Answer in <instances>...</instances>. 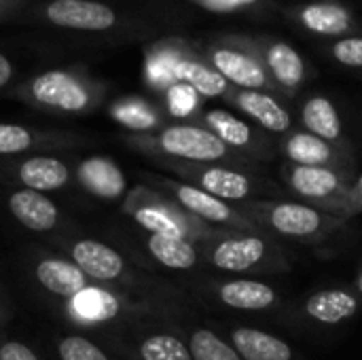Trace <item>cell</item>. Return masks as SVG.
Returning <instances> with one entry per match:
<instances>
[{"label": "cell", "mask_w": 362, "mask_h": 360, "mask_svg": "<svg viewBox=\"0 0 362 360\" xmlns=\"http://www.w3.org/2000/svg\"><path fill=\"white\" fill-rule=\"evenodd\" d=\"M49 244L72 259L95 284L112 286L138 297L168 301L187 308V297L168 280L148 274L115 244L87 236L81 229L49 240Z\"/></svg>", "instance_id": "obj_1"}, {"label": "cell", "mask_w": 362, "mask_h": 360, "mask_svg": "<svg viewBox=\"0 0 362 360\" xmlns=\"http://www.w3.org/2000/svg\"><path fill=\"white\" fill-rule=\"evenodd\" d=\"M21 23L112 42L140 40L155 30L146 17L108 0H34Z\"/></svg>", "instance_id": "obj_2"}, {"label": "cell", "mask_w": 362, "mask_h": 360, "mask_svg": "<svg viewBox=\"0 0 362 360\" xmlns=\"http://www.w3.org/2000/svg\"><path fill=\"white\" fill-rule=\"evenodd\" d=\"M64 323L74 329L104 333L110 329H119L134 323L144 320H178L182 323L189 308L138 297L112 286L93 284L91 289L49 306Z\"/></svg>", "instance_id": "obj_3"}, {"label": "cell", "mask_w": 362, "mask_h": 360, "mask_svg": "<svg viewBox=\"0 0 362 360\" xmlns=\"http://www.w3.org/2000/svg\"><path fill=\"white\" fill-rule=\"evenodd\" d=\"M110 85L85 66H57L17 81L4 98L55 117H87L100 110Z\"/></svg>", "instance_id": "obj_4"}, {"label": "cell", "mask_w": 362, "mask_h": 360, "mask_svg": "<svg viewBox=\"0 0 362 360\" xmlns=\"http://www.w3.org/2000/svg\"><path fill=\"white\" fill-rule=\"evenodd\" d=\"M119 140L142 157H165L195 163H225L250 172H261L263 166L229 149L218 136L197 123H170L151 134H119Z\"/></svg>", "instance_id": "obj_5"}, {"label": "cell", "mask_w": 362, "mask_h": 360, "mask_svg": "<svg viewBox=\"0 0 362 360\" xmlns=\"http://www.w3.org/2000/svg\"><path fill=\"white\" fill-rule=\"evenodd\" d=\"M202 265L242 278L286 274L291 269V252L284 244L263 231H231L197 242Z\"/></svg>", "instance_id": "obj_6"}, {"label": "cell", "mask_w": 362, "mask_h": 360, "mask_svg": "<svg viewBox=\"0 0 362 360\" xmlns=\"http://www.w3.org/2000/svg\"><path fill=\"white\" fill-rule=\"evenodd\" d=\"M263 233L295 244H325L350 221L327 214L299 199H250L235 204Z\"/></svg>", "instance_id": "obj_7"}, {"label": "cell", "mask_w": 362, "mask_h": 360, "mask_svg": "<svg viewBox=\"0 0 362 360\" xmlns=\"http://www.w3.org/2000/svg\"><path fill=\"white\" fill-rule=\"evenodd\" d=\"M148 161L159 172H165L168 176L189 182L229 204H242L250 199H280L288 193L261 172H250L225 163H195L165 157H151Z\"/></svg>", "instance_id": "obj_8"}, {"label": "cell", "mask_w": 362, "mask_h": 360, "mask_svg": "<svg viewBox=\"0 0 362 360\" xmlns=\"http://www.w3.org/2000/svg\"><path fill=\"white\" fill-rule=\"evenodd\" d=\"M182 327L178 320H144L95 337L110 354L125 360H193Z\"/></svg>", "instance_id": "obj_9"}, {"label": "cell", "mask_w": 362, "mask_h": 360, "mask_svg": "<svg viewBox=\"0 0 362 360\" xmlns=\"http://www.w3.org/2000/svg\"><path fill=\"white\" fill-rule=\"evenodd\" d=\"M121 212L140 231L185 238L191 242H202L223 231L191 216L176 202L146 185H136L127 191L125 199L121 202Z\"/></svg>", "instance_id": "obj_10"}, {"label": "cell", "mask_w": 362, "mask_h": 360, "mask_svg": "<svg viewBox=\"0 0 362 360\" xmlns=\"http://www.w3.org/2000/svg\"><path fill=\"white\" fill-rule=\"evenodd\" d=\"M140 185H146L161 195L176 202L191 216L199 219L206 225L231 231H261L235 204H229L221 197H214L189 182L172 178L161 172H140Z\"/></svg>", "instance_id": "obj_11"}, {"label": "cell", "mask_w": 362, "mask_h": 360, "mask_svg": "<svg viewBox=\"0 0 362 360\" xmlns=\"http://www.w3.org/2000/svg\"><path fill=\"white\" fill-rule=\"evenodd\" d=\"M193 47L231 87L269 91L280 95L276 83L267 74L257 53L244 42L242 34L212 36L204 42H193Z\"/></svg>", "instance_id": "obj_12"}, {"label": "cell", "mask_w": 362, "mask_h": 360, "mask_svg": "<svg viewBox=\"0 0 362 360\" xmlns=\"http://www.w3.org/2000/svg\"><path fill=\"white\" fill-rule=\"evenodd\" d=\"M280 176L286 185V191L299 202L350 221L348 202L354 176L331 168H305L295 163H284L280 168Z\"/></svg>", "instance_id": "obj_13"}, {"label": "cell", "mask_w": 362, "mask_h": 360, "mask_svg": "<svg viewBox=\"0 0 362 360\" xmlns=\"http://www.w3.org/2000/svg\"><path fill=\"white\" fill-rule=\"evenodd\" d=\"M21 265L34 291L49 299V306L66 301L95 284L72 259L59 250H47L45 246L28 248Z\"/></svg>", "instance_id": "obj_14"}, {"label": "cell", "mask_w": 362, "mask_h": 360, "mask_svg": "<svg viewBox=\"0 0 362 360\" xmlns=\"http://www.w3.org/2000/svg\"><path fill=\"white\" fill-rule=\"evenodd\" d=\"M64 155H23L0 157V187L28 189L38 193H59L74 187L72 153Z\"/></svg>", "instance_id": "obj_15"}, {"label": "cell", "mask_w": 362, "mask_h": 360, "mask_svg": "<svg viewBox=\"0 0 362 360\" xmlns=\"http://www.w3.org/2000/svg\"><path fill=\"white\" fill-rule=\"evenodd\" d=\"M95 140L91 134L59 129V127H36L21 123H0V157H23V155H66L91 146Z\"/></svg>", "instance_id": "obj_16"}, {"label": "cell", "mask_w": 362, "mask_h": 360, "mask_svg": "<svg viewBox=\"0 0 362 360\" xmlns=\"http://www.w3.org/2000/svg\"><path fill=\"white\" fill-rule=\"evenodd\" d=\"M191 123H197L210 129L229 149H233L235 153L257 163H265L278 157V140L272 138V134L263 132L261 127L246 121L244 117H238L231 110L208 108V110H202Z\"/></svg>", "instance_id": "obj_17"}, {"label": "cell", "mask_w": 362, "mask_h": 360, "mask_svg": "<svg viewBox=\"0 0 362 360\" xmlns=\"http://www.w3.org/2000/svg\"><path fill=\"white\" fill-rule=\"evenodd\" d=\"M202 297L214 301L216 306L233 312L248 314H269L282 308V293L259 278H218V280H202L197 284Z\"/></svg>", "instance_id": "obj_18"}, {"label": "cell", "mask_w": 362, "mask_h": 360, "mask_svg": "<svg viewBox=\"0 0 362 360\" xmlns=\"http://www.w3.org/2000/svg\"><path fill=\"white\" fill-rule=\"evenodd\" d=\"M242 38L257 53L282 98H295L310 81V64L291 42L276 36L242 34Z\"/></svg>", "instance_id": "obj_19"}, {"label": "cell", "mask_w": 362, "mask_h": 360, "mask_svg": "<svg viewBox=\"0 0 362 360\" xmlns=\"http://www.w3.org/2000/svg\"><path fill=\"white\" fill-rule=\"evenodd\" d=\"M4 208L19 227L36 236H49V240L81 229L59 210V206L49 195L38 191L8 189L4 195Z\"/></svg>", "instance_id": "obj_20"}, {"label": "cell", "mask_w": 362, "mask_h": 360, "mask_svg": "<svg viewBox=\"0 0 362 360\" xmlns=\"http://www.w3.org/2000/svg\"><path fill=\"white\" fill-rule=\"evenodd\" d=\"M276 140H278V155H282L286 163L305 166V168H331V170H339V172L354 176L356 163H354L352 151L339 149L305 132L303 127L301 129L293 127L288 134Z\"/></svg>", "instance_id": "obj_21"}, {"label": "cell", "mask_w": 362, "mask_h": 360, "mask_svg": "<svg viewBox=\"0 0 362 360\" xmlns=\"http://www.w3.org/2000/svg\"><path fill=\"white\" fill-rule=\"evenodd\" d=\"M74 187L102 202H123L129 187L119 163L106 155L74 157Z\"/></svg>", "instance_id": "obj_22"}, {"label": "cell", "mask_w": 362, "mask_h": 360, "mask_svg": "<svg viewBox=\"0 0 362 360\" xmlns=\"http://www.w3.org/2000/svg\"><path fill=\"white\" fill-rule=\"evenodd\" d=\"M223 100L231 104L235 110H240L244 119H250L257 127H261L267 134L284 136L295 127L291 110L276 93L231 87Z\"/></svg>", "instance_id": "obj_23"}, {"label": "cell", "mask_w": 362, "mask_h": 360, "mask_svg": "<svg viewBox=\"0 0 362 360\" xmlns=\"http://www.w3.org/2000/svg\"><path fill=\"white\" fill-rule=\"evenodd\" d=\"M362 310L361 295L352 286H329L310 293L297 308L301 320L316 327H339Z\"/></svg>", "instance_id": "obj_24"}, {"label": "cell", "mask_w": 362, "mask_h": 360, "mask_svg": "<svg viewBox=\"0 0 362 360\" xmlns=\"http://www.w3.org/2000/svg\"><path fill=\"white\" fill-rule=\"evenodd\" d=\"M174 79L191 85L202 98H225L231 85L197 53V49L180 38H174Z\"/></svg>", "instance_id": "obj_25"}, {"label": "cell", "mask_w": 362, "mask_h": 360, "mask_svg": "<svg viewBox=\"0 0 362 360\" xmlns=\"http://www.w3.org/2000/svg\"><path fill=\"white\" fill-rule=\"evenodd\" d=\"M291 15L301 28L325 38H344L352 36L358 30L354 13L348 6L333 0L303 4L299 8H293Z\"/></svg>", "instance_id": "obj_26"}, {"label": "cell", "mask_w": 362, "mask_h": 360, "mask_svg": "<svg viewBox=\"0 0 362 360\" xmlns=\"http://www.w3.org/2000/svg\"><path fill=\"white\" fill-rule=\"evenodd\" d=\"M138 246L144 250V255L170 272H193L202 267V255L197 242L174 238V236H159V233H146L138 229L136 238Z\"/></svg>", "instance_id": "obj_27"}, {"label": "cell", "mask_w": 362, "mask_h": 360, "mask_svg": "<svg viewBox=\"0 0 362 360\" xmlns=\"http://www.w3.org/2000/svg\"><path fill=\"white\" fill-rule=\"evenodd\" d=\"M301 127L339 149L352 151L348 134L344 129L341 115L335 106V102L322 93H312L303 100L301 110H299Z\"/></svg>", "instance_id": "obj_28"}, {"label": "cell", "mask_w": 362, "mask_h": 360, "mask_svg": "<svg viewBox=\"0 0 362 360\" xmlns=\"http://www.w3.org/2000/svg\"><path fill=\"white\" fill-rule=\"evenodd\" d=\"M108 115L115 123L125 127L129 134H151L170 125V117L163 106L142 98L123 95L108 106Z\"/></svg>", "instance_id": "obj_29"}, {"label": "cell", "mask_w": 362, "mask_h": 360, "mask_svg": "<svg viewBox=\"0 0 362 360\" xmlns=\"http://www.w3.org/2000/svg\"><path fill=\"white\" fill-rule=\"evenodd\" d=\"M225 337L242 360H295V350L288 342L255 327H227Z\"/></svg>", "instance_id": "obj_30"}, {"label": "cell", "mask_w": 362, "mask_h": 360, "mask_svg": "<svg viewBox=\"0 0 362 360\" xmlns=\"http://www.w3.org/2000/svg\"><path fill=\"white\" fill-rule=\"evenodd\" d=\"M193 360H242L225 335L210 327H182Z\"/></svg>", "instance_id": "obj_31"}, {"label": "cell", "mask_w": 362, "mask_h": 360, "mask_svg": "<svg viewBox=\"0 0 362 360\" xmlns=\"http://www.w3.org/2000/svg\"><path fill=\"white\" fill-rule=\"evenodd\" d=\"M57 360H112V354L87 335H62L55 339Z\"/></svg>", "instance_id": "obj_32"}, {"label": "cell", "mask_w": 362, "mask_h": 360, "mask_svg": "<svg viewBox=\"0 0 362 360\" xmlns=\"http://www.w3.org/2000/svg\"><path fill=\"white\" fill-rule=\"evenodd\" d=\"M199 100L202 95L187 83H174L163 91V102H165V112L168 117L182 119V123H191L199 112Z\"/></svg>", "instance_id": "obj_33"}, {"label": "cell", "mask_w": 362, "mask_h": 360, "mask_svg": "<svg viewBox=\"0 0 362 360\" xmlns=\"http://www.w3.org/2000/svg\"><path fill=\"white\" fill-rule=\"evenodd\" d=\"M214 15H250L263 13L267 0H185Z\"/></svg>", "instance_id": "obj_34"}, {"label": "cell", "mask_w": 362, "mask_h": 360, "mask_svg": "<svg viewBox=\"0 0 362 360\" xmlns=\"http://www.w3.org/2000/svg\"><path fill=\"white\" fill-rule=\"evenodd\" d=\"M329 55L344 68L362 70V36H344L335 38L329 47Z\"/></svg>", "instance_id": "obj_35"}, {"label": "cell", "mask_w": 362, "mask_h": 360, "mask_svg": "<svg viewBox=\"0 0 362 360\" xmlns=\"http://www.w3.org/2000/svg\"><path fill=\"white\" fill-rule=\"evenodd\" d=\"M0 360H42L19 339H0Z\"/></svg>", "instance_id": "obj_36"}, {"label": "cell", "mask_w": 362, "mask_h": 360, "mask_svg": "<svg viewBox=\"0 0 362 360\" xmlns=\"http://www.w3.org/2000/svg\"><path fill=\"white\" fill-rule=\"evenodd\" d=\"M32 2L34 0H0V23H21Z\"/></svg>", "instance_id": "obj_37"}, {"label": "cell", "mask_w": 362, "mask_h": 360, "mask_svg": "<svg viewBox=\"0 0 362 360\" xmlns=\"http://www.w3.org/2000/svg\"><path fill=\"white\" fill-rule=\"evenodd\" d=\"M17 79V64L13 62L11 55L0 51V93H6Z\"/></svg>", "instance_id": "obj_38"}, {"label": "cell", "mask_w": 362, "mask_h": 360, "mask_svg": "<svg viewBox=\"0 0 362 360\" xmlns=\"http://www.w3.org/2000/svg\"><path fill=\"white\" fill-rule=\"evenodd\" d=\"M358 214H362V172L358 176H354V180H352L350 202H348V219L352 221Z\"/></svg>", "instance_id": "obj_39"}, {"label": "cell", "mask_w": 362, "mask_h": 360, "mask_svg": "<svg viewBox=\"0 0 362 360\" xmlns=\"http://www.w3.org/2000/svg\"><path fill=\"white\" fill-rule=\"evenodd\" d=\"M11 318V310L6 306V299H4V293H0V327Z\"/></svg>", "instance_id": "obj_40"}, {"label": "cell", "mask_w": 362, "mask_h": 360, "mask_svg": "<svg viewBox=\"0 0 362 360\" xmlns=\"http://www.w3.org/2000/svg\"><path fill=\"white\" fill-rule=\"evenodd\" d=\"M352 289L361 295L362 299V265L358 267V272H356V278H354V282H352Z\"/></svg>", "instance_id": "obj_41"}, {"label": "cell", "mask_w": 362, "mask_h": 360, "mask_svg": "<svg viewBox=\"0 0 362 360\" xmlns=\"http://www.w3.org/2000/svg\"><path fill=\"white\" fill-rule=\"evenodd\" d=\"M0 293H2V291H0Z\"/></svg>", "instance_id": "obj_42"}]
</instances>
